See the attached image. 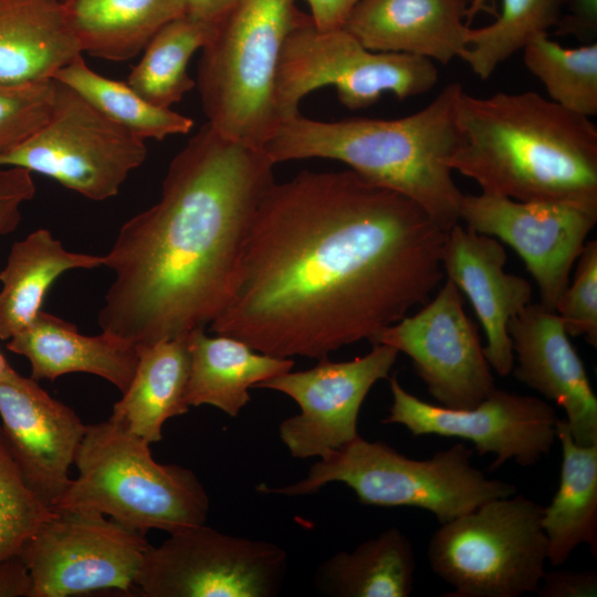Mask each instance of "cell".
Segmentation results:
<instances>
[{"instance_id": "36", "label": "cell", "mask_w": 597, "mask_h": 597, "mask_svg": "<svg viewBox=\"0 0 597 597\" xmlns=\"http://www.w3.org/2000/svg\"><path fill=\"white\" fill-rule=\"evenodd\" d=\"M34 193L32 172L20 167L0 169V234L17 229L21 221L20 207Z\"/></svg>"}, {"instance_id": "35", "label": "cell", "mask_w": 597, "mask_h": 597, "mask_svg": "<svg viewBox=\"0 0 597 597\" xmlns=\"http://www.w3.org/2000/svg\"><path fill=\"white\" fill-rule=\"evenodd\" d=\"M556 314L568 336H583L597 346V241L585 243L572 283L559 297Z\"/></svg>"}, {"instance_id": "15", "label": "cell", "mask_w": 597, "mask_h": 597, "mask_svg": "<svg viewBox=\"0 0 597 597\" xmlns=\"http://www.w3.org/2000/svg\"><path fill=\"white\" fill-rule=\"evenodd\" d=\"M377 343L406 354L440 406L472 408L495 389L476 328L449 279L416 314L384 329Z\"/></svg>"}, {"instance_id": "8", "label": "cell", "mask_w": 597, "mask_h": 597, "mask_svg": "<svg viewBox=\"0 0 597 597\" xmlns=\"http://www.w3.org/2000/svg\"><path fill=\"white\" fill-rule=\"evenodd\" d=\"M544 505L522 495L491 500L431 535V570L446 597H520L537 591L545 574Z\"/></svg>"}, {"instance_id": "17", "label": "cell", "mask_w": 597, "mask_h": 597, "mask_svg": "<svg viewBox=\"0 0 597 597\" xmlns=\"http://www.w3.org/2000/svg\"><path fill=\"white\" fill-rule=\"evenodd\" d=\"M0 419L6 446L23 481L52 507L72 480L70 467L86 425L36 380L11 366L0 375Z\"/></svg>"}, {"instance_id": "13", "label": "cell", "mask_w": 597, "mask_h": 597, "mask_svg": "<svg viewBox=\"0 0 597 597\" xmlns=\"http://www.w3.org/2000/svg\"><path fill=\"white\" fill-rule=\"evenodd\" d=\"M389 383L392 404L383 423L404 426L413 436L469 440L480 455L495 457L490 471L507 461L535 465L551 452L556 440L561 418L541 398L495 388L472 408L451 409L413 396L396 377Z\"/></svg>"}, {"instance_id": "32", "label": "cell", "mask_w": 597, "mask_h": 597, "mask_svg": "<svg viewBox=\"0 0 597 597\" xmlns=\"http://www.w3.org/2000/svg\"><path fill=\"white\" fill-rule=\"evenodd\" d=\"M523 50L527 70L544 85L549 100L576 114H597V43L565 48L541 33Z\"/></svg>"}, {"instance_id": "45", "label": "cell", "mask_w": 597, "mask_h": 597, "mask_svg": "<svg viewBox=\"0 0 597 597\" xmlns=\"http://www.w3.org/2000/svg\"><path fill=\"white\" fill-rule=\"evenodd\" d=\"M63 1V0H62Z\"/></svg>"}, {"instance_id": "7", "label": "cell", "mask_w": 597, "mask_h": 597, "mask_svg": "<svg viewBox=\"0 0 597 597\" xmlns=\"http://www.w3.org/2000/svg\"><path fill=\"white\" fill-rule=\"evenodd\" d=\"M294 0H242L202 49L196 85L221 135L263 148L281 118L275 83L284 42L304 22Z\"/></svg>"}, {"instance_id": "14", "label": "cell", "mask_w": 597, "mask_h": 597, "mask_svg": "<svg viewBox=\"0 0 597 597\" xmlns=\"http://www.w3.org/2000/svg\"><path fill=\"white\" fill-rule=\"evenodd\" d=\"M399 352L373 344L364 356L346 362L320 359L312 368L286 371L255 386L292 398L300 412L284 419L279 437L296 459L321 458L357 438L362 405L373 386L389 376Z\"/></svg>"}, {"instance_id": "26", "label": "cell", "mask_w": 597, "mask_h": 597, "mask_svg": "<svg viewBox=\"0 0 597 597\" xmlns=\"http://www.w3.org/2000/svg\"><path fill=\"white\" fill-rule=\"evenodd\" d=\"M103 255L67 251L46 229L12 244L0 272V339L28 327L41 311L45 293L64 272L103 265Z\"/></svg>"}, {"instance_id": "1", "label": "cell", "mask_w": 597, "mask_h": 597, "mask_svg": "<svg viewBox=\"0 0 597 597\" xmlns=\"http://www.w3.org/2000/svg\"><path fill=\"white\" fill-rule=\"evenodd\" d=\"M447 232L411 199L352 169L275 181L211 331L282 358L374 344L441 283Z\"/></svg>"}, {"instance_id": "30", "label": "cell", "mask_w": 597, "mask_h": 597, "mask_svg": "<svg viewBox=\"0 0 597 597\" xmlns=\"http://www.w3.org/2000/svg\"><path fill=\"white\" fill-rule=\"evenodd\" d=\"M53 80L75 91L107 118L144 140L188 134L193 127L190 117L156 106L127 83L96 73L82 54L57 70Z\"/></svg>"}, {"instance_id": "19", "label": "cell", "mask_w": 597, "mask_h": 597, "mask_svg": "<svg viewBox=\"0 0 597 597\" xmlns=\"http://www.w3.org/2000/svg\"><path fill=\"white\" fill-rule=\"evenodd\" d=\"M443 272L470 300L484 329V356L493 370L507 376L514 367L509 323L532 300L527 280L504 271L502 243L465 226L454 224L442 249Z\"/></svg>"}, {"instance_id": "28", "label": "cell", "mask_w": 597, "mask_h": 597, "mask_svg": "<svg viewBox=\"0 0 597 597\" xmlns=\"http://www.w3.org/2000/svg\"><path fill=\"white\" fill-rule=\"evenodd\" d=\"M63 6L81 52L109 61L135 57L180 17L176 0H63Z\"/></svg>"}, {"instance_id": "11", "label": "cell", "mask_w": 597, "mask_h": 597, "mask_svg": "<svg viewBox=\"0 0 597 597\" xmlns=\"http://www.w3.org/2000/svg\"><path fill=\"white\" fill-rule=\"evenodd\" d=\"M287 573L286 552L206 523L146 549L135 588L144 597H273Z\"/></svg>"}, {"instance_id": "4", "label": "cell", "mask_w": 597, "mask_h": 597, "mask_svg": "<svg viewBox=\"0 0 597 597\" xmlns=\"http://www.w3.org/2000/svg\"><path fill=\"white\" fill-rule=\"evenodd\" d=\"M449 83L422 109L395 118L320 122L300 113L283 121L263 149L275 163L306 158L342 161L367 181L406 196L446 231L460 222L463 193L448 159L462 143Z\"/></svg>"}, {"instance_id": "38", "label": "cell", "mask_w": 597, "mask_h": 597, "mask_svg": "<svg viewBox=\"0 0 597 597\" xmlns=\"http://www.w3.org/2000/svg\"><path fill=\"white\" fill-rule=\"evenodd\" d=\"M0 597H33L31 574L18 553L0 562Z\"/></svg>"}, {"instance_id": "37", "label": "cell", "mask_w": 597, "mask_h": 597, "mask_svg": "<svg viewBox=\"0 0 597 597\" xmlns=\"http://www.w3.org/2000/svg\"><path fill=\"white\" fill-rule=\"evenodd\" d=\"M536 594L540 597H595L597 596V573L595 570L545 572Z\"/></svg>"}, {"instance_id": "25", "label": "cell", "mask_w": 597, "mask_h": 597, "mask_svg": "<svg viewBox=\"0 0 597 597\" xmlns=\"http://www.w3.org/2000/svg\"><path fill=\"white\" fill-rule=\"evenodd\" d=\"M556 440L562 447L559 483L542 519L547 562L554 567L583 544L597 556V443H577L565 419L557 422Z\"/></svg>"}, {"instance_id": "27", "label": "cell", "mask_w": 597, "mask_h": 597, "mask_svg": "<svg viewBox=\"0 0 597 597\" xmlns=\"http://www.w3.org/2000/svg\"><path fill=\"white\" fill-rule=\"evenodd\" d=\"M416 556L409 538L389 527L322 562L313 577L331 597H408L415 585Z\"/></svg>"}, {"instance_id": "31", "label": "cell", "mask_w": 597, "mask_h": 597, "mask_svg": "<svg viewBox=\"0 0 597 597\" xmlns=\"http://www.w3.org/2000/svg\"><path fill=\"white\" fill-rule=\"evenodd\" d=\"M569 0H502L494 22L470 28L462 59L481 80H486L535 35L556 27Z\"/></svg>"}, {"instance_id": "10", "label": "cell", "mask_w": 597, "mask_h": 597, "mask_svg": "<svg viewBox=\"0 0 597 597\" xmlns=\"http://www.w3.org/2000/svg\"><path fill=\"white\" fill-rule=\"evenodd\" d=\"M146 157L144 139L55 81V100L48 121L0 157V167L24 168L87 199L103 201L118 193Z\"/></svg>"}, {"instance_id": "40", "label": "cell", "mask_w": 597, "mask_h": 597, "mask_svg": "<svg viewBox=\"0 0 597 597\" xmlns=\"http://www.w3.org/2000/svg\"><path fill=\"white\" fill-rule=\"evenodd\" d=\"M311 9L312 23L320 30L343 28L360 0H305Z\"/></svg>"}, {"instance_id": "42", "label": "cell", "mask_w": 597, "mask_h": 597, "mask_svg": "<svg viewBox=\"0 0 597 597\" xmlns=\"http://www.w3.org/2000/svg\"><path fill=\"white\" fill-rule=\"evenodd\" d=\"M468 7V18L475 14L479 10H488L490 3L488 0H460Z\"/></svg>"}, {"instance_id": "24", "label": "cell", "mask_w": 597, "mask_h": 597, "mask_svg": "<svg viewBox=\"0 0 597 597\" xmlns=\"http://www.w3.org/2000/svg\"><path fill=\"white\" fill-rule=\"evenodd\" d=\"M134 377L115 402L111 421L147 443L163 439L165 422L188 412V334L138 348Z\"/></svg>"}, {"instance_id": "18", "label": "cell", "mask_w": 597, "mask_h": 597, "mask_svg": "<svg viewBox=\"0 0 597 597\" xmlns=\"http://www.w3.org/2000/svg\"><path fill=\"white\" fill-rule=\"evenodd\" d=\"M515 378L554 401L574 440L597 443V397L561 317L542 304L526 305L509 323Z\"/></svg>"}, {"instance_id": "23", "label": "cell", "mask_w": 597, "mask_h": 597, "mask_svg": "<svg viewBox=\"0 0 597 597\" xmlns=\"http://www.w3.org/2000/svg\"><path fill=\"white\" fill-rule=\"evenodd\" d=\"M188 406L209 405L230 417H238L248 405L250 388L292 370L295 364L292 358L260 353L230 336H208L205 327L188 334Z\"/></svg>"}, {"instance_id": "2", "label": "cell", "mask_w": 597, "mask_h": 597, "mask_svg": "<svg viewBox=\"0 0 597 597\" xmlns=\"http://www.w3.org/2000/svg\"><path fill=\"white\" fill-rule=\"evenodd\" d=\"M275 165L206 123L170 161L158 202L127 220L103 255L115 277L101 329L138 349L211 324Z\"/></svg>"}, {"instance_id": "9", "label": "cell", "mask_w": 597, "mask_h": 597, "mask_svg": "<svg viewBox=\"0 0 597 597\" xmlns=\"http://www.w3.org/2000/svg\"><path fill=\"white\" fill-rule=\"evenodd\" d=\"M437 82L438 69L432 60L370 51L344 28L320 30L310 18L284 42L275 105L283 122L298 114L304 96L323 86H334L344 106L359 109L375 104L384 93L405 100L429 92Z\"/></svg>"}, {"instance_id": "29", "label": "cell", "mask_w": 597, "mask_h": 597, "mask_svg": "<svg viewBox=\"0 0 597 597\" xmlns=\"http://www.w3.org/2000/svg\"><path fill=\"white\" fill-rule=\"evenodd\" d=\"M216 24L178 17L163 25L145 46L127 84L149 103L170 108L196 85L188 72L193 53L211 40Z\"/></svg>"}, {"instance_id": "22", "label": "cell", "mask_w": 597, "mask_h": 597, "mask_svg": "<svg viewBox=\"0 0 597 597\" xmlns=\"http://www.w3.org/2000/svg\"><path fill=\"white\" fill-rule=\"evenodd\" d=\"M80 54L62 0H0V84L52 80Z\"/></svg>"}, {"instance_id": "12", "label": "cell", "mask_w": 597, "mask_h": 597, "mask_svg": "<svg viewBox=\"0 0 597 597\" xmlns=\"http://www.w3.org/2000/svg\"><path fill=\"white\" fill-rule=\"evenodd\" d=\"M149 545L144 533L100 512L52 507L18 554L31 574L33 597L132 595Z\"/></svg>"}, {"instance_id": "3", "label": "cell", "mask_w": 597, "mask_h": 597, "mask_svg": "<svg viewBox=\"0 0 597 597\" xmlns=\"http://www.w3.org/2000/svg\"><path fill=\"white\" fill-rule=\"evenodd\" d=\"M462 143L452 171L482 192L519 201H555L597 213V127L536 92L457 102Z\"/></svg>"}, {"instance_id": "34", "label": "cell", "mask_w": 597, "mask_h": 597, "mask_svg": "<svg viewBox=\"0 0 597 597\" xmlns=\"http://www.w3.org/2000/svg\"><path fill=\"white\" fill-rule=\"evenodd\" d=\"M55 100V81L0 84V157L19 146L49 118Z\"/></svg>"}, {"instance_id": "21", "label": "cell", "mask_w": 597, "mask_h": 597, "mask_svg": "<svg viewBox=\"0 0 597 597\" xmlns=\"http://www.w3.org/2000/svg\"><path fill=\"white\" fill-rule=\"evenodd\" d=\"M7 348L24 356L34 380L55 378L70 373L100 376L123 394L137 368V348L114 334L103 332L86 336L76 325L40 311L33 322L8 339Z\"/></svg>"}, {"instance_id": "44", "label": "cell", "mask_w": 597, "mask_h": 597, "mask_svg": "<svg viewBox=\"0 0 597 597\" xmlns=\"http://www.w3.org/2000/svg\"><path fill=\"white\" fill-rule=\"evenodd\" d=\"M488 2H489V0H488Z\"/></svg>"}, {"instance_id": "6", "label": "cell", "mask_w": 597, "mask_h": 597, "mask_svg": "<svg viewBox=\"0 0 597 597\" xmlns=\"http://www.w3.org/2000/svg\"><path fill=\"white\" fill-rule=\"evenodd\" d=\"M74 464L78 476L52 507L93 510L144 534L207 521L209 496L193 471L156 462L149 443L109 419L86 425Z\"/></svg>"}, {"instance_id": "43", "label": "cell", "mask_w": 597, "mask_h": 597, "mask_svg": "<svg viewBox=\"0 0 597 597\" xmlns=\"http://www.w3.org/2000/svg\"><path fill=\"white\" fill-rule=\"evenodd\" d=\"M10 367L9 363L7 362L6 357L2 355L0 350V375Z\"/></svg>"}, {"instance_id": "5", "label": "cell", "mask_w": 597, "mask_h": 597, "mask_svg": "<svg viewBox=\"0 0 597 597\" xmlns=\"http://www.w3.org/2000/svg\"><path fill=\"white\" fill-rule=\"evenodd\" d=\"M464 443L429 459L409 458L383 441L360 436L318 458L301 480L282 486L259 485L260 492L303 496L332 482L348 486L365 505L426 510L442 524L499 498L516 493L512 483L488 478L475 468Z\"/></svg>"}, {"instance_id": "33", "label": "cell", "mask_w": 597, "mask_h": 597, "mask_svg": "<svg viewBox=\"0 0 597 597\" xmlns=\"http://www.w3.org/2000/svg\"><path fill=\"white\" fill-rule=\"evenodd\" d=\"M51 511L27 486L0 428V562L19 552Z\"/></svg>"}, {"instance_id": "16", "label": "cell", "mask_w": 597, "mask_h": 597, "mask_svg": "<svg viewBox=\"0 0 597 597\" xmlns=\"http://www.w3.org/2000/svg\"><path fill=\"white\" fill-rule=\"evenodd\" d=\"M460 221L513 248L536 282L540 304L555 312L597 213L565 202L519 201L481 192L463 193Z\"/></svg>"}, {"instance_id": "41", "label": "cell", "mask_w": 597, "mask_h": 597, "mask_svg": "<svg viewBox=\"0 0 597 597\" xmlns=\"http://www.w3.org/2000/svg\"><path fill=\"white\" fill-rule=\"evenodd\" d=\"M242 0H176L180 17L217 24Z\"/></svg>"}, {"instance_id": "20", "label": "cell", "mask_w": 597, "mask_h": 597, "mask_svg": "<svg viewBox=\"0 0 597 597\" xmlns=\"http://www.w3.org/2000/svg\"><path fill=\"white\" fill-rule=\"evenodd\" d=\"M468 7L460 0H360L344 24L366 49L448 64L468 46Z\"/></svg>"}, {"instance_id": "39", "label": "cell", "mask_w": 597, "mask_h": 597, "mask_svg": "<svg viewBox=\"0 0 597 597\" xmlns=\"http://www.w3.org/2000/svg\"><path fill=\"white\" fill-rule=\"evenodd\" d=\"M556 27L563 33L591 38L597 30L596 0H569Z\"/></svg>"}]
</instances>
